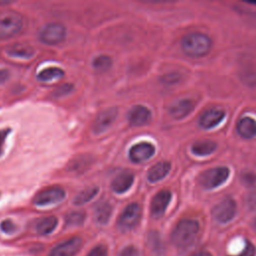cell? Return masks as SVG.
Listing matches in <instances>:
<instances>
[{
    "label": "cell",
    "mask_w": 256,
    "mask_h": 256,
    "mask_svg": "<svg viewBox=\"0 0 256 256\" xmlns=\"http://www.w3.org/2000/svg\"><path fill=\"white\" fill-rule=\"evenodd\" d=\"M64 76V71L58 67H49L42 70L38 75L37 79L40 81H51L54 79H59Z\"/></svg>",
    "instance_id": "obj_24"
},
{
    "label": "cell",
    "mask_w": 256,
    "mask_h": 256,
    "mask_svg": "<svg viewBox=\"0 0 256 256\" xmlns=\"http://www.w3.org/2000/svg\"><path fill=\"white\" fill-rule=\"evenodd\" d=\"M155 147L150 143H138L130 148L129 158L134 163H141L154 155Z\"/></svg>",
    "instance_id": "obj_11"
},
{
    "label": "cell",
    "mask_w": 256,
    "mask_h": 256,
    "mask_svg": "<svg viewBox=\"0 0 256 256\" xmlns=\"http://www.w3.org/2000/svg\"><path fill=\"white\" fill-rule=\"evenodd\" d=\"M7 4H11V1H1L0 5H7Z\"/></svg>",
    "instance_id": "obj_39"
},
{
    "label": "cell",
    "mask_w": 256,
    "mask_h": 256,
    "mask_svg": "<svg viewBox=\"0 0 256 256\" xmlns=\"http://www.w3.org/2000/svg\"><path fill=\"white\" fill-rule=\"evenodd\" d=\"M171 200V193L168 190H162L158 192L151 202V215L154 218L161 217Z\"/></svg>",
    "instance_id": "obj_13"
},
{
    "label": "cell",
    "mask_w": 256,
    "mask_h": 256,
    "mask_svg": "<svg viewBox=\"0 0 256 256\" xmlns=\"http://www.w3.org/2000/svg\"><path fill=\"white\" fill-rule=\"evenodd\" d=\"M86 215L83 212L74 211L66 215L65 217V223L69 226H78L81 225L85 220Z\"/></svg>",
    "instance_id": "obj_26"
},
{
    "label": "cell",
    "mask_w": 256,
    "mask_h": 256,
    "mask_svg": "<svg viewBox=\"0 0 256 256\" xmlns=\"http://www.w3.org/2000/svg\"><path fill=\"white\" fill-rule=\"evenodd\" d=\"M254 226H255V228H256V218H255V220H254Z\"/></svg>",
    "instance_id": "obj_40"
},
{
    "label": "cell",
    "mask_w": 256,
    "mask_h": 256,
    "mask_svg": "<svg viewBox=\"0 0 256 256\" xmlns=\"http://www.w3.org/2000/svg\"><path fill=\"white\" fill-rule=\"evenodd\" d=\"M238 133L244 138H253L256 136V122L252 118H242L237 125Z\"/></svg>",
    "instance_id": "obj_18"
},
{
    "label": "cell",
    "mask_w": 256,
    "mask_h": 256,
    "mask_svg": "<svg viewBox=\"0 0 256 256\" xmlns=\"http://www.w3.org/2000/svg\"><path fill=\"white\" fill-rule=\"evenodd\" d=\"M58 224L55 216H47L40 219L36 224V232L39 235H48L54 231Z\"/></svg>",
    "instance_id": "obj_20"
},
{
    "label": "cell",
    "mask_w": 256,
    "mask_h": 256,
    "mask_svg": "<svg viewBox=\"0 0 256 256\" xmlns=\"http://www.w3.org/2000/svg\"><path fill=\"white\" fill-rule=\"evenodd\" d=\"M225 113L224 111L220 110V109H216V108H212L209 109L207 111H205L200 119H199V124L201 127L203 128H212L216 125H218L224 118Z\"/></svg>",
    "instance_id": "obj_14"
},
{
    "label": "cell",
    "mask_w": 256,
    "mask_h": 256,
    "mask_svg": "<svg viewBox=\"0 0 256 256\" xmlns=\"http://www.w3.org/2000/svg\"><path fill=\"white\" fill-rule=\"evenodd\" d=\"M90 158L89 157H87V156H85V155H83V156H81V157H78V158H76V159H74L72 162H71V164H70V166H69V170H71V171H78V170H84V167H87L88 166V164L90 163Z\"/></svg>",
    "instance_id": "obj_28"
},
{
    "label": "cell",
    "mask_w": 256,
    "mask_h": 256,
    "mask_svg": "<svg viewBox=\"0 0 256 256\" xmlns=\"http://www.w3.org/2000/svg\"><path fill=\"white\" fill-rule=\"evenodd\" d=\"M194 108L193 102L188 99H181L174 102L169 107L170 115L175 119H182L186 117Z\"/></svg>",
    "instance_id": "obj_16"
},
{
    "label": "cell",
    "mask_w": 256,
    "mask_h": 256,
    "mask_svg": "<svg viewBox=\"0 0 256 256\" xmlns=\"http://www.w3.org/2000/svg\"><path fill=\"white\" fill-rule=\"evenodd\" d=\"M82 246L80 237H72L53 247L48 256H75Z\"/></svg>",
    "instance_id": "obj_9"
},
{
    "label": "cell",
    "mask_w": 256,
    "mask_h": 256,
    "mask_svg": "<svg viewBox=\"0 0 256 256\" xmlns=\"http://www.w3.org/2000/svg\"><path fill=\"white\" fill-rule=\"evenodd\" d=\"M183 51L191 57H202L206 55L211 48L212 41L204 33L193 32L187 34L182 39Z\"/></svg>",
    "instance_id": "obj_2"
},
{
    "label": "cell",
    "mask_w": 256,
    "mask_h": 256,
    "mask_svg": "<svg viewBox=\"0 0 256 256\" xmlns=\"http://www.w3.org/2000/svg\"><path fill=\"white\" fill-rule=\"evenodd\" d=\"M0 228L1 230L6 233V234H12L13 232H15L16 230V225L14 224L13 221H11L10 219H6L4 221L1 222L0 224Z\"/></svg>",
    "instance_id": "obj_31"
},
{
    "label": "cell",
    "mask_w": 256,
    "mask_h": 256,
    "mask_svg": "<svg viewBox=\"0 0 256 256\" xmlns=\"http://www.w3.org/2000/svg\"><path fill=\"white\" fill-rule=\"evenodd\" d=\"M233 256H256V247L250 241H246L245 247L242 250V252L239 253L238 255Z\"/></svg>",
    "instance_id": "obj_30"
},
{
    "label": "cell",
    "mask_w": 256,
    "mask_h": 256,
    "mask_svg": "<svg viewBox=\"0 0 256 256\" xmlns=\"http://www.w3.org/2000/svg\"><path fill=\"white\" fill-rule=\"evenodd\" d=\"M73 89H74V86L72 84H63L54 91V96L60 97V96L68 95L73 91Z\"/></svg>",
    "instance_id": "obj_29"
},
{
    "label": "cell",
    "mask_w": 256,
    "mask_h": 256,
    "mask_svg": "<svg viewBox=\"0 0 256 256\" xmlns=\"http://www.w3.org/2000/svg\"><path fill=\"white\" fill-rule=\"evenodd\" d=\"M22 18L11 11L0 12V38H8L16 35L22 28Z\"/></svg>",
    "instance_id": "obj_3"
},
{
    "label": "cell",
    "mask_w": 256,
    "mask_h": 256,
    "mask_svg": "<svg viewBox=\"0 0 256 256\" xmlns=\"http://www.w3.org/2000/svg\"><path fill=\"white\" fill-rule=\"evenodd\" d=\"M7 53L12 57H18V58H30L34 55L35 51L32 49V47L23 45V44H15L13 46H10L7 49Z\"/></svg>",
    "instance_id": "obj_21"
},
{
    "label": "cell",
    "mask_w": 256,
    "mask_h": 256,
    "mask_svg": "<svg viewBox=\"0 0 256 256\" xmlns=\"http://www.w3.org/2000/svg\"><path fill=\"white\" fill-rule=\"evenodd\" d=\"M128 121L132 126H143L147 124L151 119V112L150 110L142 105L133 106L127 115Z\"/></svg>",
    "instance_id": "obj_12"
},
{
    "label": "cell",
    "mask_w": 256,
    "mask_h": 256,
    "mask_svg": "<svg viewBox=\"0 0 256 256\" xmlns=\"http://www.w3.org/2000/svg\"><path fill=\"white\" fill-rule=\"evenodd\" d=\"M140 218L141 207L138 203H130L125 207V209L119 216L117 226L123 232L130 231L138 225Z\"/></svg>",
    "instance_id": "obj_4"
},
{
    "label": "cell",
    "mask_w": 256,
    "mask_h": 256,
    "mask_svg": "<svg viewBox=\"0 0 256 256\" xmlns=\"http://www.w3.org/2000/svg\"><path fill=\"white\" fill-rule=\"evenodd\" d=\"M93 67L99 72L107 71L112 65V59L106 55H100L93 60Z\"/></svg>",
    "instance_id": "obj_25"
},
{
    "label": "cell",
    "mask_w": 256,
    "mask_h": 256,
    "mask_svg": "<svg viewBox=\"0 0 256 256\" xmlns=\"http://www.w3.org/2000/svg\"><path fill=\"white\" fill-rule=\"evenodd\" d=\"M98 193V188L97 187H89L81 192H79L73 199V203L75 205H83L87 202H89L91 199H93Z\"/></svg>",
    "instance_id": "obj_23"
},
{
    "label": "cell",
    "mask_w": 256,
    "mask_h": 256,
    "mask_svg": "<svg viewBox=\"0 0 256 256\" xmlns=\"http://www.w3.org/2000/svg\"><path fill=\"white\" fill-rule=\"evenodd\" d=\"M198 232L199 224L197 221L192 219H182L172 231V243L178 249L185 250L193 244Z\"/></svg>",
    "instance_id": "obj_1"
},
{
    "label": "cell",
    "mask_w": 256,
    "mask_h": 256,
    "mask_svg": "<svg viewBox=\"0 0 256 256\" xmlns=\"http://www.w3.org/2000/svg\"><path fill=\"white\" fill-rule=\"evenodd\" d=\"M134 181V175L130 171H123L118 174L111 183V188L116 193H124L132 186Z\"/></svg>",
    "instance_id": "obj_15"
},
{
    "label": "cell",
    "mask_w": 256,
    "mask_h": 256,
    "mask_svg": "<svg viewBox=\"0 0 256 256\" xmlns=\"http://www.w3.org/2000/svg\"><path fill=\"white\" fill-rule=\"evenodd\" d=\"M119 256H139V252L134 246L129 245L121 250Z\"/></svg>",
    "instance_id": "obj_35"
},
{
    "label": "cell",
    "mask_w": 256,
    "mask_h": 256,
    "mask_svg": "<svg viewBox=\"0 0 256 256\" xmlns=\"http://www.w3.org/2000/svg\"><path fill=\"white\" fill-rule=\"evenodd\" d=\"M111 214H112V206L108 202L102 201L96 205L95 220L97 223L101 225H105L109 221Z\"/></svg>",
    "instance_id": "obj_19"
},
{
    "label": "cell",
    "mask_w": 256,
    "mask_h": 256,
    "mask_svg": "<svg viewBox=\"0 0 256 256\" xmlns=\"http://www.w3.org/2000/svg\"><path fill=\"white\" fill-rule=\"evenodd\" d=\"M66 37V28L59 23H50L42 28L39 34L40 41L47 45H56Z\"/></svg>",
    "instance_id": "obj_6"
},
{
    "label": "cell",
    "mask_w": 256,
    "mask_h": 256,
    "mask_svg": "<svg viewBox=\"0 0 256 256\" xmlns=\"http://www.w3.org/2000/svg\"><path fill=\"white\" fill-rule=\"evenodd\" d=\"M241 180L244 185L248 187H254L256 185V175L251 172H246L242 175Z\"/></svg>",
    "instance_id": "obj_32"
},
{
    "label": "cell",
    "mask_w": 256,
    "mask_h": 256,
    "mask_svg": "<svg viewBox=\"0 0 256 256\" xmlns=\"http://www.w3.org/2000/svg\"><path fill=\"white\" fill-rule=\"evenodd\" d=\"M9 78V72L6 69H0V84L4 83Z\"/></svg>",
    "instance_id": "obj_37"
},
{
    "label": "cell",
    "mask_w": 256,
    "mask_h": 256,
    "mask_svg": "<svg viewBox=\"0 0 256 256\" xmlns=\"http://www.w3.org/2000/svg\"><path fill=\"white\" fill-rule=\"evenodd\" d=\"M118 115V110L115 107L107 108L101 111L95 118L92 124V131L95 134H100L105 132L116 120Z\"/></svg>",
    "instance_id": "obj_10"
},
{
    "label": "cell",
    "mask_w": 256,
    "mask_h": 256,
    "mask_svg": "<svg viewBox=\"0 0 256 256\" xmlns=\"http://www.w3.org/2000/svg\"><path fill=\"white\" fill-rule=\"evenodd\" d=\"M170 171V163L166 161L158 162L148 171L147 178L150 182H157L163 179Z\"/></svg>",
    "instance_id": "obj_17"
},
{
    "label": "cell",
    "mask_w": 256,
    "mask_h": 256,
    "mask_svg": "<svg viewBox=\"0 0 256 256\" xmlns=\"http://www.w3.org/2000/svg\"><path fill=\"white\" fill-rule=\"evenodd\" d=\"M216 147L217 145L215 142L205 140V141H199L194 143L191 149L194 154L199 156H205V155L211 154L216 149Z\"/></svg>",
    "instance_id": "obj_22"
},
{
    "label": "cell",
    "mask_w": 256,
    "mask_h": 256,
    "mask_svg": "<svg viewBox=\"0 0 256 256\" xmlns=\"http://www.w3.org/2000/svg\"><path fill=\"white\" fill-rule=\"evenodd\" d=\"M65 191L59 186H53L40 191L35 195L33 202L37 206H47L58 203L65 198Z\"/></svg>",
    "instance_id": "obj_7"
},
{
    "label": "cell",
    "mask_w": 256,
    "mask_h": 256,
    "mask_svg": "<svg viewBox=\"0 0 256 256\" xmlns=\"http://www.w3.org/2000/svg\"><path fill=\"white\" fill-rule=\"evenodd\" d=\"M191 256H212L209 252L207 251H201V252H197V253H194L193 255Z\"/></svg>",
    "instance_id": "obj_38"
},
{
    "label": "cell",
    "mask_w": 256,
    "mask_h": 256,
    "mask_svg": "<svg viewBox=\"0 0 256 256\" xmlns=\"http://www.w3.org/2000/svg\"><path fill=\"white\" fill-rule=\"evenodd\" d=\"M148 242H149L150 247L152 248V250L155 253L159 254L163 251V245H162V242H161V238H160V235L157 232L153 231L149 234Z\"/></svg>",
    "instance_id": "obj_27"
},
{
    "label": "cell",
    "mask_w": 256,
    "mask_h": 256,
    "mask_svg": "<svg viewBox=\"0 0 256 256\" xmlns=\"http://www.w3.org/2000/svg\"><path fill=\"white\" fill-rule=\"evenodd\" d=\"M87 256H108V250H107L106 246L100 244V245L93 247L89 251Z\"/></svg>",
    "instance_id": "obj_33"
},
{
    "label": "cell",
    "mask_w": 256,
    "mask_h": 256,
    "mask_svg": "<svg viewBox=\"0 0 256 256\" xmlns=\"http://www.w3.org/2000/svg\"><path fill=\"white\" fill-rule=\"evenodd\" d=\"M236 213V203L232 198H224L216 204L212 210V215L219 223L230 221Z\"/></svg>",
    "instance_id": "obj_8"
},
{
    "label": "cell",
    "mask_w": 256,
    "mask_h": 256,
    "mask_svg": "<svg viewBox=\"0 0 256 256\" xmlns=\"http://www.w3.org/2000/svg\"><path fill=\"white\" fill-rule=\"evenodd\" d=\"M10 132H11L10 128L0 129V156H2V154L4 152V143H5V140Z\"/></svg>",
    "instance_id": "obj_34"
},
{
    "label": "cell",
    "mask_w": 256,
    "mask_h": 256,
    "mask_svg": "<svg viewBox=\"0 0 256 256\" xmlns=\"http://www.w3.org/2000/svg\"><path fill=\"white\" fill-rule=\"evenodd\" d=\"M246 203H247V205H248L249 208H251V209H256V190L250 192V193L247 195Z\"/></svg>",
    "instance_id": "obj_36"
},
{
    "label": "cell",
    "mask_w": 256,
    "mask_h": 256,
    "mask_svg": "<svg viewBox=\"0 0 256 256\" xmlns=\"http://www.w3.org/2000/svg\"><path fill=\"white\" fill-rule=\"evenodd\" d=\"M229 175V169L227 167L212 168L203 172L200 175L199 182L202 187L206 189H212L218 187L226 181Z\"/></svg>",
    "instance_id": "obj_5"
}]
</instances>
